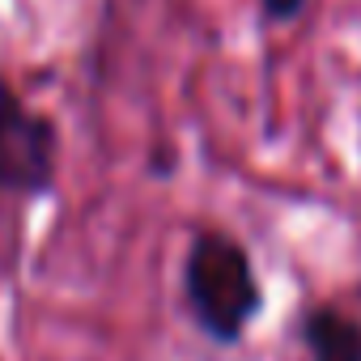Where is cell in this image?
I'll list each match as a JSON object with an SVG mask.
<instances>
[{"label":"cell","mask_w":361,"mask_h":361,"mask_svg":"<svg viewBox=\"0 0 361 361\" xmlns=\"http://www.w3.org/2000/svg\"><path fill=\"white\" fill-rule=\"evenodd\" d=\"M302 340L314 361H361V319L336 306H314L302 319Z\"/></svg>","instance_id":"3"},{"label":"cell","mask_w":361,"mask_h":361,"mask_svg":"<svg viewBox=\"0 0 361 361\" xmlns=\"http://www.w3.org/2000/svg\"><path fill=\"white\" fill-rule=\"evenodd\" d=\"M302 5L306 0H259V9H264L268 22H293L302 13Z\"/></svg>","instance_id":"4"},{"label":"cell","mask_w":361,"mask_h":361,"mask_svg":"<svg viewBox=\"0 0 361 361\" xmlns=\"http://www.w3.org/2000/svg\"><path fill=\"white\" fill-rule=\"evenodd\" d=\"M56 123L0 81V192L47 196L56 188Z\"/></svg>","instance_id":"2"},{"label":"cell","mask_w":361,"mask_h":361,"mask_svg":"<svg viewBox=\"0 0 361 361\" xmlns=\"http://www.w3.org/2000/svg\"><path fill=\"white\" fill-rule=\"evenodd\" d=\"M183 289L196 323L217 344H238L243 327L259 310V281L247 251L226 234H200L183 264Z\"/></svg>","instance_id":"1"}]
</instances>
